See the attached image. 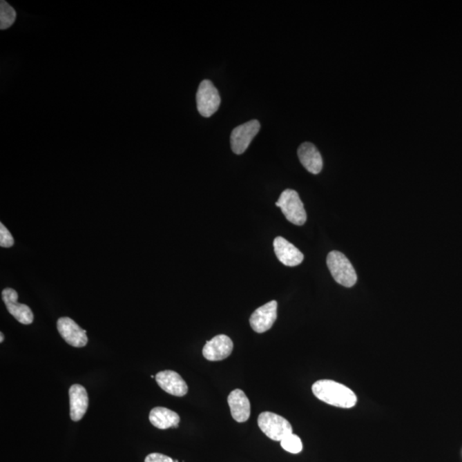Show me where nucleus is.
Returning <instances> with one entry per match:
<instances>
[{
  "mask_svg": "<svg viewBox=\"0 0 462 462\" xmlns=\"http://www.w3.org/2000/svg\"><path fill=\"white\" fill-rule=\"evenodd\" d=\"M311 390L318 399L331 406L351 408L356 406L357 403V396L352 390L328 379L315 382Z\"/></svg>",
  "mask_w": 462,
  "mask_h": 462,
  "instance_id": "f257e3e1",
  "label": "nucleus"
},
{
  "mask_svg": "<svg viewBox=\"0 0 462 462\" xmlns=\"http://www.w3.org/2000/svg\"><path fill=\"white\" fill-rule=\"evenodd\" d=\"M327 267L333 278L346 288L353 287L357 282V274L352 264L345 254L331 251L327 256Z\"/></svg>",
  "mask_w": 462,
  "mask_h": 462,
  "instance_id": "f03ea898",
  "label": "nucleus"
},
{
  "mask_svg": "<svg viewBox=\"0 0 462 462\" xmlns=\"http://www.w3.org/2000/svg\"><path fill=\"white\" fill-rule=\"evenodd\" d=\"M280 207L287 220L296 225H303L307 221V213L298 193L293 189H285L276 203Z\"/></svg>",
  "mask_w": 462,
  "mask_h": 462,
  "instance_id": "7ed1b4c3",
  "label": "nucleus"
},
{
  "mask_svg": "<svg viewBox=\"0 0 462 462\" xmlns=\"http://www.w3.org/2000/svg\"><path fill=\"white\" fill-rule=\"evenodd\" d=\"M258 425L261 431L274 441L281 442L293 433L292 426L286 418L271 412L260 414L258 418Z\"/></svg>",
  "mask_w": 462,
  "mask_h": 462,
  "instance_id": "20e7f679",
  "label": "nucleus"
},
{
  "mask_svg": "<svg viewBox=\"0 0 462 462\" xmlns=\"http://www.w3.org/2000/svg\"><path fill=\"white\" fill-rule=\"evenodd\" d=\"M197 109L200 115L210 117L220 108L221 98L218 89L209 80L200 82L196 94Z\"/></svg>",
  "mask_w": 462,
  "mask_h": 462,
  "instance_id": "39448f33",
  "label": "nucleus"
},
{
  "mask_svg": "<svg viewBox=\"0 0 462 462\" xmlns=\"http://www.w3.org/2000/svg\"><path fill=\"white\" fill-rule=\"evenodd\" d=\"M260 130V124L258 120H251L235 127L231 135L232 151L238 155L244 153Z\"/></svg>",
  "mask_w": 462,
  "mask_h": 462,
  "instance_id": "423d86ee",
  "label": "nucleus"
},
{
  "mask_svg": "<svg viewBox=\"0 0 462 462\" xmlns=\"http://www.w3.org/2000/svg\"><path fill=\"white\" fill-rule=\"evenodd\" d=\"M3 302L7 310L21 324L30 325L34 321L33 311L30 307L19 302V293L15 289L6 288L2 291Z\"/></svg>",
  "mask_w": 462,
  "mask_h": 462,
  "instance_id": "0eeeda50",
  "label": "nucleus"
},
{
  "mask_svg": "<svg viewBox=\"0 0 462 462\" xmlns=\"http://www.w3.org/2000/svg\"><path fill=\"white\" fill-rule=\"evenodd\" d=\"M278 318V302L276 300L258 308L250 317V325L254 331L264 333L272 327Z\"/></svg>",
  "mask_w": 462,
  "mask_h": 462,
  "instance_id": "6e6552de",
  "label": "nucleus"
},
{
  "mask_svg": "<svg viewBox=\"0 0 462 462\" xmlns=\"http://www.w3.org/2000/svg\"><path fill=\"white\" fill-rule=\"evenodd\" d=\"M59 334L68 345L82 347L88 345L87 331L81 329L73 320L68 317L60 318L57 322Z\"/></svg>",
  "mask_w": 462,
  "mask_h": 462,
  "instance_id": "1a4fd4ad",
  "label": "nucleus"
},
{
  "mask_svg": "<svg viewBox=\"0 0 462 462\" xmlns=\"http://www.w3.org/2000/svg\"><path fill=\"white\" fill-rule=\"evenodd\" d=\"M233 350V342L227 335L214 336L204 346L202 354L207 360L220 361L230 356Z\"/></svg>",
  "mask_w": 462,
  "mask_h": 462,
  "instance_id": "9d476101",
  "label": "nucleus"
},
{
  "mask_svg": "<svg viewBox=\"0 0 462 462\" xmlns=\"http://www.w3.org/2000/svg\"><path fill=\"white\" fill-rule=\"evenodd\" d=\"M273 247L276 256L285 266L293 267L302 263L303 253L282 236L275 238Z\"/></svg>",
  "mask_w": 462,
  "mask_h": 462,
  "instance_id": "9b49d317",
  "label": "nucleus"
},
{
  "mask_svg": "<svg viewBox=\"0 0 462 462\" xmlns=\"http://www.w3.org/2000/svg\"><path fill=\"white\" fill-rule=\"evenodd\" d=\"M157 385L164 392L175 396H184L188 393V385L180 375L174 371L159 372L155 376Z\"/></svg>",
  "mask_w": 462,
  "mask_h": 462,
  "instance_id": "f8f14e48",
  "label": "nucleus"
},
{
  "mask_svg": "<svg viewBox=\"0 0 462 462\" xmlns=\"http://www.w3.org/2000/svg\"><path fill=\"white\" fill-rule=\"evenodd\" d=\"M233 418L238 423H243L249 420L251 414V405L248 397L242 389H236L228 396Z\"/></svg>",
  "mask_w": 462,
  "mask_h": 462,
  "instance_id": "ddd939ff",
  "label": "nucleus"
},
{
  "mask_svg": "<svg viewBox=\"0 0 462 462\" xmlns=\"http://www.w3.org/2000/svg\"><path fill=\"white\" fill-rule=\"evenodd\" d=\"M70 418L73 421H81L88 407L87 390L81 385H73L69 390Z\"/></svg>",
  "mask_w": 462,
  "mask_h": 462,
  "instance_id": "4468645a",
  "label": "nucleus"
},
{
  "mask_svg": "<svg viewBox=\"0 0 462 462\" xmlns=\"http://www.w3.org/2000/svg\"><path fill=\"white\" fill-rule=\"evenodd\" d=\"M298 157L302 166L310 173L317 175L323 168V160L316 146L310 142H305L298 148Z\"/></svg>",
  "mask_w": 462,
  "mask_h": 462,
  "instance_id": "2eb2a0df",
  "label": "nucleus"
},
{
  "mask_svg": "<svg viewBox=\"0 0 462 462\" xmlns=\"http://www.w3.org/2000/svg\"><path fill=\"white\" fill-rule=\"evenodd\" d=\"M149 421L153 426L160 430H166L171 427L177 428L180 417L173 410L168 408L157 407L150 412Z\"/></svg>",
  "mask_w": 462,
  "mask_h": 462,
  "instance_id": "dca6fc26",
  "label": "nucleus"
},
{
  "mask_svg": "<svg viewBox=\"0 0 462 462\" xmlns=\"http://www.w3.org/2000/svg\"><path fill=\"white\" fill-rule=\"evenodd\" d=\"M17 17L16 10L5 0L0 2V30H6L12 26Z\"/></svg>",
  "mask_w": 462,
  "mask_h": 462,
  "instance_id": "f3484780",
  "label": "nucleus"
},
{
  "mask_svg": "<svg viewBox=\"0 0 462 462\" xmlns=\"http://www.w3.org/2000/svg\"><path fill=\"white\" fill-rule=\"evenodd\" d=\"M281 446L285 451L292 454L302 452L303 447L302 440L298 436L293 434V433L282 440Z\"/></svg>",
  "mask_w": 462,
  "mask_h": 462,
  "instance_id": "a211bd4d",
  "label": "nucleus"
},
{
  "mask_svg": "<svg viewBox=\"0 0 462 462\" xmlns=\"http://www.w3.org/2000/svg\"><path fill=\"white\" fill-rule=\"evenodd\" d=\"M14 245V238L3 224H0V246L10 248Z\"/></svg>",
  "mask_w": 462,
  "mask_h": 462,
  "instance_id": "6ab92c4d",
  "label": "nucleus"
},
{
  "mask_svg": "<svg viewBox=\"0 0 462 462\" xmlns=\"http://www.w3.org/2000/svg\"><path fill=\"white\" fill-rule=\"evenodd\" d=\"M145 462H174V461L164 454L153 453L146 457Z\"/></svg>",
  "mask_w": 462,
  "mask_h": 462,
  "instance_id": "aec40b11",
  "label": "nucleus"
},
{
  "mask_svg": "<svg viewBox=\"0 0 462 462\" xmlns=\"http://www.w3.org/2000/svg\"><path fill=\"white\" fill-rule=\"evenodd\" d=\"M3 338H5V336H3V333L1 332V333H0V343H3Z\"/></svg>",
  "mask_w": 462,
  "mask_h": 462,
  "instance_id": "412c9836",
  "label": "nucleus"
},
{
  "mask_svg": "<svg viewBox=\"0 0 462 462\" xmlns=\"http://www.w3.org/2000/svg\"><path fill=\"white\" fill-rule=\"evenodd\" d=\"M174 462H179L177 460L174 461Z\"/></svg>",
  "mask_w": 462,
  "mask_h": 462,
  "instance_id": "4be33fe9",
  "label": "nucleus"
}]
</instances>
